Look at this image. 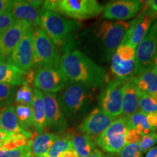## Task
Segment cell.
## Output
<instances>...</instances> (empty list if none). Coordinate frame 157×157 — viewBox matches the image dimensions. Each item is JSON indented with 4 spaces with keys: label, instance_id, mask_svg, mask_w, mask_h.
<instances>
[{
    "label": "cell",
    "instance_id": "obj_1",
    "mask_svg": "<svg viewBox=\"0 0 157 157\" xmlns=\"http://www.w3.org/2000/svg\"><path fill=\"white\" fill-rule=\"evenodd\" d=\"M60 71L68 82L96 89L106 82L105 70L81 51L68 50L60 57Z\"/></svg>",
    "mask_w": 157,
    "mask_h": 157
},
{
    "label": "cell",
    "instance_id": "obj_2",
    "mask_svg": "<svg viewBox=\"0 0 157 157\" xmlns=\"http://www.w3.org/2000/svg\"><path fill=\"white\" fill-rule=\"evenodd\" d=\"M130 26V21H103L93 33L106 61L111 60Z\"/></svg>",
    "mask_w": 157,
    "mask_h": 157
},
{
    "label": "cell",
    "instance_id": "obj_3",
    "mask_svg": "<svg viewBox=\"0 0 157 157\" xmlns=\"http://www.w3.org/2000/svg\"><path fill=\"white\" fill-rule=\"evenodd\" d=\"M42 9L56 12L76 20H87L103 13L104 7L96 0L44 1Z\"/></svg>",
    "mask_w": 157,
    "mask_h": 157
},
{
    "label": "cell",
    "instance_id": "obj_4",
    "mask_svg": "<svg viewBox=\"0 0 157 157\" xmlns=\"http://www.w3.org/2000/svg\"><path fill=\"white\" fill-rule=\"evenodd\" d=\"M94 90L81 84H66L58 99L64 115L72 118L87 109L93 101Z\"/></svg>",
    "mask_w": 157,
    "mask_h": 157
},
{
    "label": "cell",
    "instance_id": "obj_5",
    "mask_svg": "<svg viewBox=\"0 0 157 157\" xmlns=\"http://www.w3.org/2000/svg\"><path fill=\"white\" fill-rule=\"evenodd\" d=\"M40 21V28L56 47L62 46L66 39L82 26L78 21L66 18L56 12L43 9Z\"/></svg>",
    "mask_w": 157,
    "mask_h": 157
},
{
    "label": "cell",
    "instance_id": "obj_6",
    "mask_svg": "<svg viewBox=\"0 0 157 157\" xmlns=\"http://www.w3.org/2000/svg\"><path fill=\"white\" fill-rule=\"evenodd\" d=\"M34 66L59 68L60 57L57 47L42 29L34 28Z\"/></svg>",
    "mask_w": 157,
    "mask_h": 157
},
{
    "label": "cell",
    "instance_id": "obj_7",
    "mask_svg": "<svg viewBox=\"0 0 157 157\" xmlns=\"http://www.w3.org/2000/svg\"><path fill=\"white\" fill-rule=\"evenodd\" d=\"M129 128L128 118L125 116L115 119L103 133L94 140V143L109 153H119L126 145L125 136Z\"/></svg>",
    "mask_w": 157,
    "mask_h": 157
},
{
    "label": "cell",
    "instance_id": "obj_8",
    "mask_svg": "<svg viewBox=\"0 0 157 157\" xmlns=\"http://www.w3.org/2000/svg\"><path fill=\"white\" fill-rule=\"evenodd\" d=\"M34 28L29 25L20 39L14 50L7 58V62L27 72L34 67Z\"/></svg>",
    "mask_w": 157,
    "mask_h": 157
},
{
    "label": "cell",
    "instance_id": "obj_9",
    "mask_svg": "<svg viewBox=\"0 0 157 157\" xmlns=\"http://www.w3.org/2000/svg\"><path fill=\"white\" fill-rule=\"evenodd\" d=\"M127 80L113 78L108 82L100 95V109L114 118L121 114L123 93Z\"/></svg>",
    "mask_w": 157,
    "mask_h": 157
},
{
    "label": "cell",
    "instance_id": "obj_10",
    "mask_svg": "<svg viewBox=\"0 0 157 157\" xmlns=\"http://www.w3.org/2000/svg\"><path fill=\"white\" fill-rule=\"evenodd\" d=\"M145 7L137 17L130 21V26L121 41V44H129L133 48L141 42L148 31L153 23L157 19V13L150 9L145 2Z\"/></svg>",
    "mask_w": 157,
    "mask_h": 157
},
{
    "label": "cell",
    "instance_id": "obj_11",
    "mask_svg": "<svg viewBox=\"0 0 157 157\" xmlns=\"http://www.w3.org/2000/svg\"><path fill=\"white\" fill-rule=\"evenodd\" d=\"M157 57V29L155 23L146 36L135 50V68L133 76L138 75L151 67Z\"/></svg>",
    "mask_w": 157,
    "mask_h": 157
},
{
    "label": "cell",
    "instance_id": "obj_12",
    "mask_svg": "<svg viewBox=\"0 0 157 157\" xmlns=\"http://www.w3.org/2000/svg\"><path fill=\"white\" fill-rule=\"evenodd\" d=\"M67 83L68 80L59 68L41 66L34 73L35 87L43 93L55 94L63 89Z\"/></svg>",
    "mask_w": 157,
    "mask_h": 157
},
{
    "label": "cell",
    "instance_id": "obj_13",
    "mask_svg": "<svg viewBox=\"0 0 157 157\" xmlns=\"http://www.w3.org/2000/svg\"><path fill=\"white\" fill-rule=\"evenodd\" d=\"M146 4L137 0H119L108 3L104 7L103 17L111 21H124L136 16Z\"/></svg>",
    "mask_w": 157,
    "mask_h": 157
},
{
    "label": "cell",
    "instance_id": "obj_14",
    "mask_svg": "<svg viewBox=\"0 0 157 157\" xmlns=\"http://www.w3.org/2000/svg\"><path fill=\"white\" fill-rule=\"evenodd\" d=\"M42 95L44 104L46 128L54 132L55 134L64 132L67 128V121L56 95L53 93L43 92Z\"/></svg>",
    "mask_w": 157,
    "mask_h": 157
},
{
    "label": "cell",
    "instance_id": "obj_15",
    "mask_svg": "<svg viewBox=\"0 0 157 157\" xmlns=\"http://www.w3.org/2000/svg\"><path fill=\"white\" fill-rule=\"evenodd\" d=\"M43 1H13L11 14L16 21L28 23L34 28H40Z\"/></svg>",
    "mask_w": 157,
    "mask_h": 157
},
{
    "label": "cell",
    "instance_id": "obj_16",
    "mask_svg": "<svg viewBox=\"0 0 157 157\" xmlns=\"http://www.w3.org/2000/svg\"><path fill=\"white\" fill-rule=\"evenodd\" d=\"M116 118L111 117L100 108L92 111L79 126V132L93 137L99 136L110 126Z\"/></svg>",
    "mask_w": 157,
    "mask_h": 157
},
{
    "label": "cell",
    "instance_id": "obj_17",
    "mask_svg": "<svg viewBox=\"0 0 157 157\" xmlns=\"http://www.w3.org/2000/svg\"><path fill=\"white\" fill-rule=\"evenodd\" d=\"M29 25L30 24L26 22L15 21L10 28L0 35V61L7 60Z\"/></svg>",
    "mask_w": 157,
    "mask_h": 157
},
{
    "label": "cell",
    "instance_id": "obj_18",
    "mask_svg": "<svg viewBox=\"0 0 157 157\" xmlns=\"http://www.w3.org/2000/svg\"><path fill=\"white\" fill-rule=\"evenodd\" d=\"M0 127L11 134L24 135L32 137L31 132L25 130L19 124L15 107L12 105L0 108Z\"/></svg>",
    "mask_w": 157,
    "mask_h": 157
},
{
    "label": "cell",
    "instance_id": "obj_19",
    "mask_svg": "<svg viewBox=\"0 0 157 157\" xmlns=\"http://www.w3.org/2000/svg\"><path fill=\"white\" fill-rule=\"evenodd\" d=\"M139 99L140 91L131 77L127 80L124 90L121 104V114L125 117H129L138 111Z\"/></svg>",
    "mask_w": 157,
    "mask_h": 157
},
{
    "label": "cell",
    "instance_id": "obj_20",
    "mask_svg": "<svg viewBox=\"0 0 157 157\" xmlns=\"http://www.w3.org/2000/svg\"><path fill=\"white\" fill-rule=\"evenodd\" d=\"M71 143L72 148L78 157H86L95 150V144L91 137L81 132L70 131L66 133Z\"/></svg>",
    "mask_w": 157,
    "mask_h": 157
},
{
    "label": "cell",
    "instance_id": "obj_21",
    "mask_svg": "<svg viewBox=\"0 0 157 157\" xmlns=\"http://www.w3.org/2000/svg\"><path fill=\"white\" fill-rule=\"evenodd\" d=\"M31 106L32 109L34 128L36 133L41 134L44 132V129H46L44 104L43 101L42 92L36 89V87L33 88V99Z\"/></svg>",
    "mask_w": 157,
    "mask_h": 157
},
{
    "label": "cell",
    "instance_id": "obj_22",
    "mask_svg": "<svg viewBox=\"0 0 157 157\" xmlns=\"http://www.w3.org/2000/svg\"><path fill=\"white\" fill-rule=\"evenodd\" d=\"M26 72L6 61H0V83L13 86L21 85Z\"/></svg>",
    "mask_w": 157,
    "mask_h": 157
},
{
    "label": "cell",
    "instance_id": "obj_23",
    "mask_svg": "<svg viewBox=\"0 0 157 157\" xmlns=\"http://www.w3.org/2000/svg\"><path fill=\"white\" fill-rule=\"evenodd\" d=\"M58 137V135L53 132L39 134L31 142V154L34 157H47L51 146Z\"/></svg>",
    "mask_w": 157,
    "mask_h": 157
},
{
    "label": "cell",
    "instance_id": "obj_24",
    "mask_svg": "<svg viewBox=\"0 0 157 157\" xmlns=\"http://www.w3.org/2000/svg\"><path fill=\"white\" fill-rule=\"evenodd\" d=\"M132 79L141 93L153 95L157 92V74L151 68L138 75L132 76Z\"/></svg>",
    "mask_w": 157,
    "mask_h": 157
},
{
    "label": "cell",
    "instance_id": "obj_25",
    "mask_svg": "<svg viewBox=\"0 0 157 157\" xmlns=\"http://www.w3.org/2000/svg\"><path fill=\"white\" fill-rule=\"evenodd\" d=\"M111 60V70L116 78L129 79L132 77L135 68V60H123L115 53Z\"/></svg>",
    "mask_w": 157,
    "mask_h": 157
},
{
    "label": "cell",
    "instance_id": "obj_26",
    "mask_svg": "<svg viewBox=\"0 0 157 157\" xmlns=\"http://www.w3.org/2000/svg\"><path fill=\"white\" fill-rule=\"evenodd\" d=\"M129 128L134 129L141 135H146L151 132L147 120L146 113L138 111L127 117Z\"/></svg>",
    "mask_w": 157,
    "mask_h": 157
},
{
    "label": "cell",
    "instance_id": "obj_27",
    "mask_svg": "<svg viewBox=\"0 0 157 157\" xmlns=\"http://www.w3.org/2000/svg\"><path fill=\"white\" fill-rule=\"evenodd\" d=\"M15 110L19 124L23 129L29 132V129L34 127L31 106L18 104L15 107Z\"/></svg>",
    "mask_w": 157,
    "mask_h": 157
},
{
    "label": "cell",
    "instance_id": "obj_28",
    "mask_svg": "<svg viewBox=\"0 0 157 157\" xmlns=\"http://www.w3.org/2000/svg\"><path fill=\"white\" fill-rule=\"evenodd\" d=\"M31 142L27 146L20 147L14 146L10 142L6 143L0 147V157H25L31 154Z\"/></svg>",
    "mask_w": 157,
    "mask_h": 157
},
{
    "label": "cell",
    "instance_id": "obj_29",
    "mask_svg": "<svg viewBox=\"0 0 157 157\" xmlns=\"http://www.w3.org/2000/svg\"><path fill=\"white\" fill-rule=\"evenodd\" d=\"M69 148H72V146L67 134L58 135L57 140L51 146L47 157H61L63 154Z\"/></svg>",
    "mask_w": 157,
    "mask_h": 157
},
{
    "label": "cell",
    "instance_id": "obj_30",
    "mask_svg": "<svg viewBox=\"0 0 157 157\" xmlns=\"http://www.w3.org/2000/svg\"><path fill=\"white\" fill-rule=\"evenodd\" d=\"M138 109L146 114L157 113V102L154 99L152 95L140 92Z\"/></svg>",
    "mask_w": 157,
    "mask_h": 157
},
{
    "label": "cell",
    "instance_id": "obj_31",
    "mask_svg": "<svg viewBox=\"0 0 157 157\" xmlns=\"http://www.w3.org/2000/svg\"><path fill=\"white\" fill-rule=\"evenodd\" d=\"M32 99L33 90L31 89L30 84L23 82L15 95V102L21 105H31Z\"/></svg>",
    "mask_w": 157,
    "mask_h": 157
},
{
    "label": "cell",
    "instance_id": "obj_32",
    "mask_svg": "<svg viewBox=\"0 0 157 157\" xmlns=\"http://www.w3.org/2000/svg\"><path fill=\"white\" fill-rule=\"evenodd\" d=\"M115 54L123 60H135V48L129 44H121L119 45Z\"/></svg>",
    "mask_w": 157,
    "mask_h": 157
},
{
    "label": "cell",
    "instance_id": "obj_33",
    "mask_svg": "<svg viewBox=\"0 0 157 157\" xmlns=\"http://www.w3.org/2000/svg\"><path fill=\"white\" fill-rule=\"evenodd\" d=\"M156 143H157V132H151L143 135L139 142V147L141 152L146 153Z\"/></svg>",
    "mask_w": 157,
    "mask_h": 157
},
{
    "label": "cell",
    "instance_id": "obj_34",
    "mask_svg": "<svg viewBox=\"0 0 157 157\" xmlns=\"http://www.w3.org/2000/svg\"><path fill=\"white\" fill-rule=\"evenodd\" d=\"M119 157H143L139 143L127 144L118 153Z\"/></svg>",
    "mask_w": 157,
    "mask_h": 157
},
{
    "label": "cell",
    "instance_id": "obj_35",
    "mask_svg": "<svg viewBox=\"0 0 157 157\" xmlns=\"http://www.w3.org/2000/svg\"><path fill=\"white\" fill-rule=\"evenodd\" d=\"M15 21H16L11 13L0 15V35L10 28L15 23Z\"/></svg>",
    "mask_w": 157,
    "mask_h": 157
},
{
    "label": "cell",
    "instance_id": "obj_36",
    "mask_svg": "<svg viewBox=\"0 0 157 157\" xmlns=\"http://www.w3.org/2000/svg\"><path fill=\"white\" fill-rule=\"evenodd\" d=\"M15 87L11 84L0 83V103L8 101L13 98Z\"/></svg>",
    "mask_w": 157,
    "mask_h": 157
},
{
    "label": "cell",
    "instance_id": "obj_37",
    "mask_svg": "<svg viewBox=\"0 0 157 157\" xmlns=\"http://www.w3.org/2000/svg\"><path fill=\"white\" fill-rule=\"evenodd\" d=\"M143 135L140 132L135 130L134 129H129L126 133L125 136V143L127 144H130V143H139Z\"/></svg>",
    "mask_w": 157,
    "mask_h": 157
},
{
    "label": "cell",
    "instance_id": "obj_38",
    "mask_svg": "<svg viewBox=\"0 0 157 157\" xmlns=\"http://www.w3.org/2000/svg\"><path fill=\"white\" fill-rule=\"evenodd\" d=\"M13 6V1L11 0H0V15L11 13Z\"/></svg>",
    "mask_w": 157,
    "mask_h": 157
},
{
    "label": "cell",
    "instance_id": "obj_39",
    "mask_svg": "<svg viewBox=\"0 0 157 157\" xmlns=\"http://www.w3.org/2000/svg\"><path fill=\"white\" fill-rule=\"evenodd\" d=\"M147 120L150 126L151 132L157 131V113H151L146 114Z\"/></svg>",
    "mask_w": 157,
    "mask_h": 157
},
{
    "label": "cell",
    "instance_id": "obj_40",
    "mask_svg": "<svg viewBox=\"0 0 157 157\" xmlns=\"http://www.w3.org/2000/svg\"><path fill=\"white\" fill-rule=\"evenodd\" d=\"M14 134H11L4 130L0 127V147L3 146L11 140Z\"/></svg>",
    "mask_w": 157,
    "mask_h": 157
},
{
    "label": "cell",
    "instance_id": "obj_41",
    "mask_svg": "<svg viewBox=\"0 0 157 157\" xmlns=\"http://www.w3.org/2000/svg\"><path fill=\"white\" fill-rule=\"evenodd\" d=\"M61 157H78V156L73 148H69L63 154Z\"/></svg>",
    "mask_w": 157,
    "mask_h": 157
},
{
    "label": "cell",
    "instance_id": "obj_42",
    "mask_svg": "<svg viewBox=\"0 0 157 157\" xmlns=\"http://www.w3.org/2000/svg\"><path fill=\"white\" fill-rule=\"evenodd\" d=\"M86 157H110V156L105 154L104 153L101 152V151L98 150V149H95L92 154H90L89 156Z\"/></svg>",
    "mask_w": 157,
    "mask_h": 157
},
{
    "label": "cell",
    "instance_id": "obj_43",
    "mask_svg": "<svg viewBox=\"0 0 157 157\" xmlns=\"http://www.w3.org/2000/svg\"><path fill=\"white\" fill-rule=\"evenodd\" d=\"M146 5L150 9L157 13V0H152V1H145Z\"/></svg>",
    "mask_w": 157,
    "mask_h": 157
},
{
    "label": "cell",
    "instance_id": "obj_44",
    "mask_svg": "<svg viewBox=\"0 0 157 157\" xmlns=\"http://www.w3.org/2000/svg\"><path fill=\"white\" fill-rule=\"evenodd\" d=\"M146 157H157V146L149 149L146 155Z\"/></svg>",
    "mask_w": 157,
    "mask_h": 157
},
{
    "label": "cell",
    "instance_id": "obj_45",
    "mask_svg": "<svg viewBox=\"0 0 157 157\" xmlns=\"http://www.w3.org/2000/svg\"><path fill=\"white\" fill-rule=\"evenodd\" d=\"M151 68L154 71L155 73L157 74V57L154 58V60H153L151 65Z\"/></svg>",
    "mask_w": 157,
    "mask_h": 157
},
{
    "label": "cell",
    "instance_id": "obj_46",
    "mask_svg": "<svg viewBox=\"0 0 157 157\" xmlns=\"http://www.w3.org/2000/svg\"><path fill=\"white\" fill-rule=\"evenodd\" d=\"M152 97L154 98V99L155 100V101H156V102H157V92L155 94H154V95H152Z\"/></svg>",
    "mask_w": 157,
    "mask_h": 157
},
{
    "label": "cell",
    "instance_id": "obj_47",
    "mask_svg": "<svg viewBox=\"0 0 157 157\" xmlns=\"http://www.w3.org/2000/svg\"><path fill=\"white\" fill-rule=\"evenodd\" d=\"M25 157H34V156H33L32 155V154H29V155H28V156H26Z\"/></svg>",
    "mask_w": 157,
    "mask_h": 157
},
{
    "label": "cell",
    "instance_id": "obj_48",
    "mask_svg": "<svg viewBox=\"0 0 157 157\" xmlns=\"http://www.w3.org/2000/svg\"><path fill=\"white\" fill-rule=\"evenodd\" d=\"M155 25H156V29H157V21H156V22H155Z\"/></svg>",
    "mask_w": 157,
    "mask_h": 157
}]
</instances>
